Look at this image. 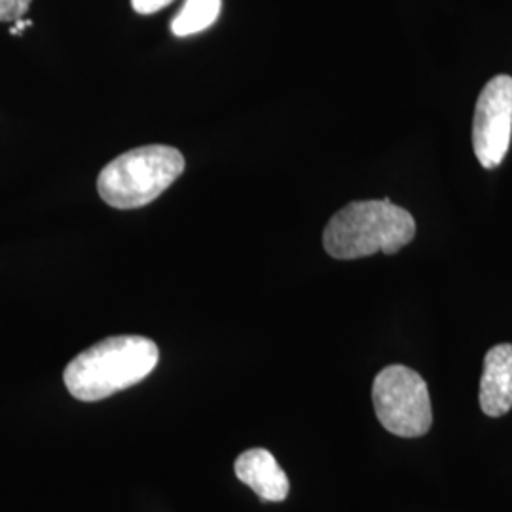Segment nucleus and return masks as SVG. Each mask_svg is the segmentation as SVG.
<instances>
[{"mask_svg": "<svg viewBox=\"0 0 512 512\" xmlns=\"http://www.w3.org/2000/svg\"><path fill=\"white\" fill-rule=\"evenodd\" d=\"M512 135V78L499 74L492 78L476 101L473 120V148L484 169L503 164Z\"/></svg>", "mask_w": 512, "mask_h": 512, "instance_id": "obj_5", "label": "nucleus"}, {"mask_svg": "<svg viewBox=\"0 0 512 512\" xmlns=\"http://www.w3.org/2000/svg\"><path fill=\"white\" fill-rule=\"evenodd\" d=\"M480 406L490 418H501L512 408V344H499L486 353L480 380Z\"/></svg>", "mask_w": 512, "mask_h": 512, "instance_id": "obj_7", "label": "nucleus"}, {"mask_svg": "<svg viewBox=\"0 0 512 512\" xmlns=\"http://www.w3.org/2000/svg\"><path fill=\"white\" fill-rule=\"evenodd\" d=\"M181 150L148 145L129 150L103 167L97 190L114 209H139L160 198L184 171Z\"/></svg>", "mask_w": 512, "mask_h": 512, "instance_id": "obj_3", "label": "nucleus"}, {"mask_svg": "<svg viewBox=\"0 0 512 512\" xmlns=\"http://www.w3.org/2000/svg\"><path fill=\"white\" fill-rule=\"evenodd\" d=\"M31 0H0V21H16L29 12Z\"/></svg>", "mask_w": 512, "mask_h": 512, "instance_id": "obj_9", "label": "nucleus"}, {"mask_svg": "<svg viewBox=\"0 0 512 512\" xmlns=\"http://www.w3.org/2000/svg\"><path fill=\"white\" fill-rule=\"evenodd\" d=\"M372 403L380 423L397 437L416 439L431 429L429 389L420 374L408 366H387L376 376Z\"/></svg>", "mask_w": 512, "mask_h": 512, "instance_id": "obj_4", "label": "nucleus"}, {"mask_svg": "<svg viewBox=\"0 0 512 512\" xmlns=\"http://www.w3.org/2000/svg\"><path fill=\"white\" fill-rule=\"evenodd\" d=\"M160 349L145 336H110L76 355L63 372L74 399L103 401L139 384L156 368Z\"/></svg>", "mask_w": 512, "mask_h": 512, "instance_id": "obj_1", "label": "nucleus"}, {"mask_svg": "<svg viewBox=\"0 0 512 512\" xmlns=\"http://www.w3.org/2000/svg\"><path fill=\"white\" fill-rule=\"evenodd\" d=\"M31 25H33L31 19H16V25L10 29V35H19V33H23L25 29H29Z\"/></svg>", "mask_w": 512, "mask_h": 512, "instance_id": "obj_11", "label": "nucleus"}, {"mask_svg": "<svg viewBox=\"0 0 512 512\" xmlns=\"http://www.w3.org/2000/svg\"><path fill=\"white\" fill-rule=\"evenodd\" d=\"M416 236V220L391 200L351 202L329 220L325 251L338 260L395 255Z\"/></svg>", "mask_w": 512, "mask_h": 512, "instance_id": "obj_2", "label": "nucleus"}, {"mask_svg": "<svg viewBox=\"0 0 512 512\" xmlns=\"http://www.w3.org/2000/svg\"><path fill=\"white\" fill-rule=\"evenodd\" d=\"M234 471L239 480L249 486L264 503H279L289 495V478L272 452L264 448H251L243 452L234 463Z\"/></svg>", "mask_w": 512, "mask_h": 512, "instance_id": "obj_6", "label": "nucleus"}, {"mask_svg": "<svg viewBox=\"0 0 512 512\" xmlns=\"http://www.w3.org/2000/svg\"><path fill=\"white\" fill-rule=\"evenodd\" d=\"M173 0H131V6L137 14L141 16H150L156 14L160 10H164L165 6H169Z\"/></svg>", "mask_w": 512, "mask_h": 512, "instance_id": "obj_10", "label": "nucleus"}, {"mask_svg": "<svg viewBox=\"0 0 512 512\" xmlns=\"http://www.w3.org/2000/svg\"><path fill=\"white\" fill-rule=\"evenodd\" d=\"M222 0H184L183 8L171 21V33L184 38L209 29L220 16Z\"/></svg>", "mask_w": 512, "mask_h": 512, "instance_id": "obj_8", "label": "nucleus"}]
</instances>
